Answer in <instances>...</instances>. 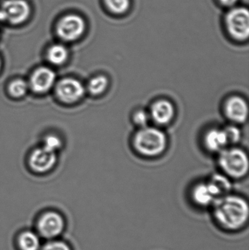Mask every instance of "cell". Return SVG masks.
<instances>
[{
    "instance_id": "obj_1",
    "label": "cell",
    "mask_w": 249,
    "mask_h": 250,
    "mask_svg": "<svg viewBox=\"0 0 249 250\" xmlns=\"http://www.w3.org/2000/svg\"><path fill=\"white\" fill-rule=\"evenodd\" d=\"M212 207L215 223L228 232H238L249 222L248 201L239 195L228 194L217 198Z\"/></svg>"
},
{
    "instance_id": "obj_2",
    "label": "cell",
    "mask_w": 249,
    "mask_h": 250,
    "mask_svg": "<svg viewBox=\"0 0 249 250\" xmlns=\"http://www.w3.org/2000/svg\"><path fill=\"white\" fill-rule=\"evenodd\" d=\"M133 146L140 155L154 157L162 154L168 146V138L163 131L146 126L137 131L133 137Z\"/></svg>"
},
{
    "instance_id": "obj_3",
    "label": "cell",
    "mask_w": 249,
    "mask_h": 250,
    "mask_svg": "<svg viewBox=\"0 0 249 250\" xmlns=\"http://www.w3.org/2000/svg\"><path fill=\"white\" fill-rule=\"evenodd\" d=\"M219 164L225 175L232 179L244 177L249 171L248 155L235 147H227L219 152Z\"/></svg>"
},
{
    "instance_id": "obj_4",
    "label": "cell",
    "mask_w": 249,
    "mask_h": 250,
    "mask_svg": "<svg viewBox=\"0 0 249 250\" xmlns=\"http://www.w3.org/2000/svg\"><path fill=\"white\" fill-rule=\"evenodd\" d=\"M228 33L238 41H245L249 36V13L246 7H235L225 16Z\"/></svg>"
},
{
    "instance_id": "obj_5",
    "label": "cell",
    "mask_w": 249,
    "mask_h": 250,
    "mask_svg": "<svg viewBox=\"0 0 249 250\" xmlns=\"http://www.w3.org/2000/svg\"><path fill=\"white\" fill-rule=\"evenodd\" d=\"M86 30V23L83 18L77 15L64 16L57 23V33L58 38L67 42L76 41Z\"/></svg>"
},
{
    "instance_id": "obj_6",
    "label": "cell",
    "mask_w": 249,
    "mask_h": 250,
    "mask_svg": "<svg viewBox=\"0 0 249 250\" xmlns=\"http://www.w3.org/2000/svg\"><path fill=\"white\" fill-rule=\"evenodd\" d=\"M3 20L11 24H20L27 20L31 8L25 0H7L0 9Z\"/></svg>"
},
{
    "instance_id": "obj_7",
    "label": "cell",
    "mask_w": 249,
    "mask_h": 250,
    "mask_svg": "<svg viewBox=\"0 0 249 250\" xmlns=\"http://www.w3.org/2000/svg\"><path fill=\"white\" fill-rule=\"evenodd\" d=\"M84 86L73 78H65L58 82L56 87L57 98L64 104H73L80 101L85 95Z\"/></svg>"
},
{
    "instance_id": "obj_8",
    "label": "cell",
    "mask_w": 249,
    "mask_h": 250,
    "mask_svg": "<svg viewBox=\"0 0 249 250\" xmlns=\"http://www.w3.org/2000/svg\"><path fill=\"white\" fill-rule=\"evenodd\" d=\"M64 226V220L60 214L48 211L42 214L38 220V231L44 238L53 239L62 232Z\"/></svg>"
},
{
    "instance_id": "obj_9",
    "label": "cell",
    "mask_w": 249,
    "mask_h": 250,
    "mask_svg": "<svg viewBox=\"0 0 249 250\" xmlns=\"http://www.w3.org/2000/svg\"><path fill=\"white\" fill-rule=\"evenodd\" d=\"M56 79L54 70L46 67H39L31 76L29 86L36 93H45L53 87Z\"/></svg>"
},
{
    "instance_id": "obj_10",
    "label": "cell",
    "mask_w": 249,
    "mask_h": 250,
    "mask_svg": "<svg viewBox=\"0 0 249 250\" xmlns=\"http://www.w3.org/2000/svg\"><path fill=\"white\" fill-rule=\"evenodd\" d=\"M224 111L227 118L235 124H243L248 119V104L241 97L232 96L228 98L225 102Z\"/></svg>"
},
{
    "instance_id": "obj_11",
    "label": "cell",
    "mask_w": 249,
    "mask_h": 250,
    "mask_svg": "<svg viewBox=\"0 0 249 250\" xmlns=\"http://www.w3.org/2000/svg\"><path fill=\"white\" fill-rule=\"evenodd\" d=\"M29 166L34 171L44 173L51 170L56 162L55 152L48 151L44 147L36 148L29 157Z\"/></svg>"
},
{
    "instance_id": "obj_12",
    "label": "cell",
    "mask_w": 249,
    "mask_h": 250,
    "mask_svg": "<svg viewBox=\"0 0 249 250\" xmlns=\"http://www.w3.org/2000/svg\"><path fill=\"white\" fill-rule=\"evenodd\" d=\"M149 114L153 123L159 125H167L173 120L175 107L168 100H158L152 104Z\"/></svg>"
},
{
    "instance_id": "obj_13",
    "label": "cell",
    "mask_w": 249,
    "mask_h": 250,
    "mask_svg": "<svg viewBox=\"0 0 249 250\" xmlns=\"http://www.w3.org/2000/svg\"><path fill=\"white\" fill-rule=\"evenodd\" d=\"M192 202L198 207H211L216 198L207 182H200L193 187L191 191Z\"/></svg>"
},
{
    "instance_id": "obj_14",
    "label": "cell",
    "mask_w": 249,
    "mask_h": 250,
    "mask_svg": "<svg viewBox=\"0 0 249 250\" xmlns=\"http://www.w3.org/2000/svg\"><path fill=\"white\" fill-rule=\"evenodd\" d=\"M204 144L209 151L220 152L228 147V139L224 129H209L204 137Z\"/></svg>"
},
{
    "instance_id": "obj_15",
    "label": "cell",
    "mask_w": 249,
    "mask_h": 250,
    "mask_svg": "<svg viewBox=\"0 0 249 250\" xmlns=\"http://www.w3.org/2000/svg\"><path fill=\"white\" fill-rule=\"evenodd\" d=\"M216 199L230 193L232 182L226 175L214 174L207 182Z\"/></svg>"
},
{
    "instance_id": "obj_16",
    "label": "cell",
    "mask_w": 249,
    "mask_h": 250,
    "mask_svg": "<svg viewBox=\"0 0 249 250\" xmlns=\"http://www.w3.org/2000/svg\"><path fill=\"white\" fill-rule=\"evenodd\" d=\"M68 50L61 44L51 45L47 52V58L49 62L57 66L64 64L68 59Z\"/></svg>"
},
{
    "instance_id": "obj_17",
    "label": "cell",
    "mask_w": 249,
    "mask_h": 250,
    "mask_svg": "<svg viewBox=\"0 0 249 250\" xmlns=\"http://www.w3.org/2000/svg\"><path fill=\"white\" fill-rule=\"evenodd\" d=\"M109 86L108 77L103 75L95 76L87 83V91L93 96H99L105 93Z\"/></svg>"
},
{
    "instance_id": "obj_18",
    "label": "cell",
    "mask_w": 249,
    "mask_h": 250,
    "mask_svg": "<svg viewBox=\"0 0 249 250\" xmlns=\"http://www.w3.org/2000/svg\"><path fill=\"white\" fill-rule=\"evenodd\" d=\"M19 246L21 250H39L40 241L39 236L32 231H25L19 237Z\"/></svg>"
},
{
    "instance_id": "obj_19",
    "label": "cell",
    "mask_w": 249,
    "mask_h": 250,
    "mask_svg": "<svg viewBox=\"0 0 249 250\" xmlns=\"http://www.w3.org/2000/svg\"><path fill=\"white\" fill-rule=\"evenodd\" d=\"M29 88V83L23 79H17L10 82L8 86V92L13 98H21L24 96Z\"/></svg>"
},
{
    "instance_id": "obj_20",
    "label": "cell",
    "mask_w": 249,
    "mask_h": 250,
    "mask_svg": "<svg viewBox=\"0 0 249 250\" xmlns=\"http://www.w3.org/2000/svg\"><path fill=\"white\" fill-rule=\"evenodd\" d=\"M107 8L111 13L122 14L126 13L130 7V0H104Z\"/></svg>"
},
{
    "instance_id": "obj_21",
    "label": "cell",
    "mask_w": 249,
    "mask_h": 250,
    "mask_svg": "<svg viewBox=\"0 0 249 250\" xmlns=\"http://www.w3.org/2000/svg\"><path fill=\"white\" fill-rule=\"evenodd\" d=\"M224 131L228 139V145H234L239 142L241 138V132L238 126L230 125L224 128Z\"/></svg>"
},
{
    "instance_id": "obj_22",
    "label": "cell",
    "mask_w": 249,
    "mask_h": 250,
    "mask_svg": "<svg viewBox=\"0 0 249 250\" xmlns=\"http://www.w3.org/2000/svg\"><path fill=\"white\" fill-rule=\"evenodd\" d=\"M61 146V141L58 136L55 135H48L44 138L42 147L48 151L55 152Z\"/></svg>"
},
{
    "instance_id": "obj_23",
    "label": "cell",
    "mask_w": 249,
    "mask_h": 250,
    "mask_svg": "<svg viewBox=\"0 0 249 250\" xmlns=\"http://www.w3.org/2000/svg\"><path fill=\"white\" fill-rule=\"evenodd\" d=\"M149 120H150L149 114L144 110H137L133 114V123L140 128L148 126Z\"/></svg>"
},
{
    "instance_id": "obj_24",
    "label": "cell",
    "mask_w": 249,
    "mask_h": 250,
    "mask_svg": "<svg viewBox=\"0 0 249 250\" xmlns=\"http://www.w3.org/2000/svg\"><path fill=\"white\" fill-rule=\"evenodd\" d=\"M42 250H71L70 247L60 241H52L45 244Z\"/></svg>"
},
{
    "instance_id": "obj_25",
    "label": "cell",
    "mask_w": 249,
    "mask_h": 250,
    "mask_svg": "<svg viewBox=\"0 0 249 250\" xmlns=\"http://www.w3.org/2000/svg\"><path fill=\"white\" fill-rule=\"evenodd\" d=\"M219 1H220L222 5L226 6V7H232L238 2V0H219Z\"/></svg>"
},
{
    "instance_id": "obj_26",
    "label": "cell",
    "mask_w": 249,
    "mask_h": 250,
    "mask_svg": "<svg viewBox=\"0 0 249 250\" xmlns=\"http://www.w3.org/2000/svg\"><path fill=\"white\" fill-rule=\"evenodd\" d=\"M1 59H0V70H1Z\"/></svg>"
}]
</instances>
